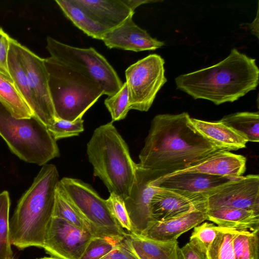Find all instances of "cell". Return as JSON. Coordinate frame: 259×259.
<instances>
[{
	"instance_id": "obj_1",
	"label": "cell",
	"mask_w": 259,
	"mask_h": 259,
	"mask_svg": "<svg viewBox=\"0 0 259 259\" xmlns=\"http://www.w3.org/2000/svg\"><path fill=\"white\" fill-rule=\"evenodd\" d=\"M191 118L187 112L156 115L137 165L160 178L185 170L219 150L196 130Z\"/></svg>"
},
{
	"instance_id": "obj_2",
	"label": "cell",
	"mask_w": 259,
	"mask_h": 259,
	"mask_svg": "<svg viewBox=\"0 0 259 259\" xmlns=\"http://www.w3.org/2000/svg\"><path fill=\"white\" fill-rule=\"evenodd\" d=\"M259 70L255 59L236 49L219 63L175 79L177 89L194 99L209 100L219 105L233 102L256 89Z\"/></svg>"
},
{
	"instance_id": "obj_3",
	"label": "cell",
	"mask_w": 259,
	"mask_h": 259,
	"mask_svg": "<svg viewBox=\"0 0 259 259\" xmlns=\"http://www.w3.org/2000/svg\"><path fill=\"white\" fill-rule=\"evenodd\" d=\"M60 181L56 166L42 167L29 187L19 200L10 221L11 245L22 249L42 247L54 217L56 192Z\"/></svg>"
},
{
	"instance_id": "obj_4",
	"label": "cell",
	"mask_w": 259,
	"mask_h": 259,
	"mask_svg": "<svg viewBox=\"0 0 259 259\" xmlns=\"http://www.w3.org/2000/svg\"><path fill=\"white\" fill-rule=\"evenodd\" d=\"M87 147L94 175L102 181L110 193L116 194L124 200L133 185L137 164L113 122L95 129Z\"/></svg>"
},
{
	"instance_id": "obj_5",
	"label": "cell",
	"mask_w": 259,
	"mask_h": 259,
	"mask_svg": "<svg viewBox=\"0 0 259 259\" xmlns=\"http://www.w3.org/2000/svg\"><path fill=\"white\" fill-rule=\"evenodd\" d=\"M44 61L56 118L73 121L82 117L104 95L90 78L50 57Z\"/></svg>"
},
{
	"instance_id": "obj_6",
	"label": "cell",
	"mask_w": 259,
	"mask_h": 259,
	"mask_svg": "<svg viewBox=\"0 0 259 259\" xmlns=\"http://www.w3.org/2000/svg\"><path fill=\"white\" fill-rule=\"evenodd\" d=\"M0 136L21 159L44 165L59 156L56 141L47 126L34 116L16 118L0 102Z\"/></svg>"
},
{
	"instance_id": "obj_7",
	"label": "cell",
	"mask_w": 259,
	"mask_h": 259,
	"mask_svg": "<svg viewBox=\"0 0 259 259\" xmlns=\"http://www.w3.org/2000/svg\"><path fill=\"white\" fill-rule=\"evenodd\" d=\"M46 49L50 57L95 82L104 95L112 96L123 82L106 59L94 48H80L47 36Z\"/></svg>"
},
{
	"instance_id": "obj_8",
	"label": "cell",
	"mask_w": 259,
	"mask_h": 259,
	"mask_svg": "<svg viewBox=\"0 0 259 259\" xmlns=\"http://www.w3.org/2000/svg\"><path fill=\"white\" fill-rule=\"evenodd\" d=\"M58 186L95 236H125L126 233L112 214L106 200L90 185L65 177L60 180Z\"/></svg>"
},
{
	"instance_id": "obj_9",
	"label": "cell",
	"mask_w": 259,
	"mask_h": 259,
	"mask_svg": "<svg viewBox=\"0 0 259 259\" xmlns=\"http://www.w3.org/2000/svg\"><path fill=\"white\" fill-rule=\"evenodd\" d=\"M164 63L160 55L152 54L126 69L130 110L147 111L150 108L157 94L167 81Z\"/></svg>"
},
{
	"instance_id": "obj_10",
	"label": "cell",
	"mask_w": 259,
	"mask_h": 259,
	"mask_svg": "<svg viewBox=\"0 0 259 259\" xmlns=\"http://www.w3.org/2000/svg\"><path fill=\"white\" fill-rule=\"evenodd\" d=\"M159 178L152 171L143 169L137 164L136 176L128 197L124 200L132 226V232L145 236L156 222L151 210V200L158 187L154 181Z\"/></svg>"
},
{
	"instance_id": "obj_11",
	"label": "cell",
	"mask_w": 259,
	"mask_h": 259,
	"mask_svg": "<svg viewBox=\"0 0 259 259\" xmlns=\"http://www.w3.org/2000/svg\"><path fill=\"white\" fill-rule=\"evenodd\" d=\"M21 62L25 70L29 88L34 97L37 117L47 127L56 119L49 86V74L44 59L28 48L17 42Z\"/></svg>"
},
{
	"instance_id": "obj_12",
	"label": "cell",
	"mask_w": 259,
	"mask_h": 259,
	"mask_svg": "<svg viewBox=\"0 0 259 259\" xmlns=\"http://www.w3.org/2000/svg\"><path fill=\"white\" fill-rule=\"evenodd\" d=\"M94 237L90 232L63 219L53 217L42 248L57 259H80Z\"/></svg>"
},
{
	"instance_id": "obj_13",
	"label": "cell",
	"mask_w": 259,
	"mask_h": 259,
	"mask_svg": "<svg viewBox=\"0 0 259 259\" xmlns=\"http://www.w3.org/2000/svg\"><path fill=\"white\" fill-rule=\"evenodd\" d=\"M207 210L231 207L259 213V176L249 175L228 182L210 193Z\"/></svg>"
},
{
	"instance_id": "obj_14",
	"label": "cell",
	"mask_w": 259,
	"mask_h": 259,
	"mask_svg": "<svg viewBox=\"0 0 259 259\" xmlns=\"http://www.w3.org/2000/svg\"><path fill=\"white\" fill-rule=\"evenodd\" d=\"M239 178L221 177L195 171L182 170L157 178L154 180V184L158 188L181 194L203 196L206 198L213 190Z\"/></svg>"
},
{
	"instance_id": "obj_15",
	"label": "cell",
	"mask_w": 259,
	"mask_h": 259,
	"mask_svg": "<svg viewBox=\"0 0 259 259\" xmlns=\"http://www.w3.org/2000/svg\"><path fill=\"white\" fill-rule=\"evenodd\" d=\"M101 40L109 49H117L134 52L155 50L164 42L151 36L129 17L119 26L107 31Z\"/></svg>"
},
{
	"instance_id": "obj_16",
	"label": "cell",
	"mask_w": 259,
	"mask_h": 259,
	"mask_svg": "<svg viewBox=\"0 0 259 259\" xmlns=\"http://www.w3.org/2000/svg\"><path fill=\"white\" fill-rule=\"evenodd\" d=\"M155 222L163 221L194 210H207L206 197L188 196L159 188L151 200Z\"/></svg>"
},
{
	"instance_id": "obj_17",
	"label": "cell",
	"mask_w": 259,
	"mask_h": 259,
	"mask_svg": "<svg viewBox=\"0 0 259 259\" xmlns=\"http://www.w3.org/2000/svg\"><path fill=\"white\" fill-rule=\"evenodd\" d=\"M107 31L133 16L126 0H74Z\"/></svg>"
},
{
	"instance_id": "obj_18",
	"label": "cell",
	"mask_w": 259,
	"mask_h": 259,
	"mask_svg": "<svg viewBox=\"0 0 259 259\" xmlns=\"http://www.w3.org/2000/svg\"><path fill=\"white\" fill-rule=\"evenodd\" d=\"M246 163V158L243 155L219 150L183 170L195 171L217 176L239 178L245 171Z\"/></svg>"
},
{
	"instance_id": "obj_19",
	"label": "cell",
	"mask_w": 259,
	"mask_h": 259,
	"mask_svg": "<svg viewBox=\"0 0 259 259\" xmlns=\"http://www.w3.org/2000/svg\"><path fill=\"white\" fill-rule=\"evenodd\" d=\"M206 211L194 210L165 221L156 222L145 236L160 241L177 240L183 233L206 220Z\"/></svg>"
},
{
	"instance_id": "obj_20",
	"label": "cell",
	"mask_w": 259,
	"mask_h": 259,
	"mask_svg": "<svg viewBox=\"0 0 259 259\" xmlns=\"http://www.w3.org/2000/svg\"><path fill=\"white\" fill-rule=\"evenodd\" d=\"M196 130L219 150L236 151L244 148L248 142L242 135L220 122H210L191 118Z\"/></svg>"
},
{
	"instance_id": "obj_21",
	"label": "cell",
	"mask_w": 259,
	"mask_h": 259,
	"mask_svg": "<svg viewBox=\"0 0 259 259\" xmlns=\"http://www.w3.org/2000/svg\"><path fill=\"white\" fill-rule=\"evenodd\" d=\"M125 239L139 259H179L177 240L160 241L133 233H126Z\"/></svg>"
},
{
	"instance_id": "obj_22",
	"label": "cell",
	"mask_w": 259,
	"mask_h": 259,
	"mask_svg": "<svg viewBox=\"0 0 259 259\" xmlns=\"http://www.w3.org/2000/svg\"><path fill=\"white\" fill-rule=\"evenodd\" d=\"M207 220L218 226L238 230H259V213L244 209L219 207L207 209Z\"/></svg>"
},
{
	"instance_id": "obj_23",
	"label": "cell",
	"mask_w": 259,
	"mask_h": 259,
	"mask_svg": "<svg viewBox=\"0 0 259 259\" xmlns=\"http://www.w3.org/2000/svg\"><path fill=\"white\" fill-rule=\"evenodd\" d=\"M65 16L89 36L101 40L107 31L74 0H56Z\"/></svg>"
},
{
	"instance_id": "obj_24",
	"label": "cell",
	"mask_w": 259,
	"mask_h": 259,
	"mask_svg": "<svg viewBox=\"0 0 259 259\" xmlns=\"http://www.w3.org/2000/svg\"><path fill=\"white\" fill-rule=\"evenodd\" d=\"M17 41L11 37L8 57L9 70L17 89L32 112L33 116H35L37 110L36 105L19 58L17 47Z\"/></svg>"
},
{
	"instance_id": "obj_25",
	"label": "cell",
	"mask_w": 259,
	"mask_h": 259,
	"mask_svg": "<svg viewBox=\"0 0 259 259\" xmlns=\"http://www.w3.org/2000/svg\"><path fill=\"white\" fill-rule=\"evenodd\" d=\"M0 102L16 118L33 115L13 81L0 74Z\"/></svg>"
},
{
	"instance_id": "obj_26",
	"label": "cell",
	"mask_w": 259,
	"mask_h": 259,
	"mask_svg": "<svg viewBox=\"0 0 259 259\" xmlns=\"http://www.w3.org/2000/svg\"><path fill=\"white\" fill-rule=\"evenodd\" d=\"M219 121L242 135L248 142H258V112H237L224 116Z\"/></svg>"
},
{
	"instance_id": "obj_27",
	"label": "cell",
	"mask_w": 259,
	"mask_h": 259,
	"mask_svg": "<svg viewBox=\"0 0 259 259\" xmlns=\"http://www.w3.org/2000/svg\"><path fill=\"white\" fill-rule=\"evenodd\" d=\"M233 246L235 259H259V230H238Z\"/></svg>"
},
{
	"instance_id": "obj_28",
	"label": "cell",
	"mask_w": 259,
	"mask_h": 259,
	"mask_svg": "<svg viewBox=\"0 0 259 259\" xmlns=\"http://www.w3.org/2000/svg\"><path fill=\"white\" fill-rule=\"evenodd\" d=\"M219 227L215 238L206 251V259H235L233 239L238 230Z\"/></svg>"
},
{
	"instance_id": "obj_29",
	"label": "cell",
	"mask_w": 259,
	"mask_h": 259,
	"mask_svg": "<svg viewBox=\"0 0 259 259\" xmlns=\"http://www.w3.org/2000/svg\"><path fill=\"white\" fill-rule=\"evenodd\" d=\"M10 200L7 191L0 193V259L13 258L10 240L9 209Z\"/></svg>"
},
{
	"instance_id": "obj_30",
	"label": "cell",
	"mask_w": 259,
	"mask_h": 259,
	"mask_svg": "<svg viewBox=\"0 0 259 259\" xmlns=\"http://www.w3.org/2000/svg\"><path fill=\"white\" fill-rule=\"evenodd\" d=\"M53 217L63 219L81 229L90 232L95 236L92 229L78 214L58 186Z\"/></svg>"
},
{
	"instance_id": "obj_31",
	"label": "cell",
	"mask_w": 259,
	"mask_h": 259,
	"mask_svg": "<svg viewBox=\"0 0 259 259\" xmlns=\"http://www.w3.org/2000/svg\"><path fill=\"white\" fill-rule=\"evenodd\" d=\"M125 237H94L89 243L80 259H100L118 246Z\"/></svg>"
},
{
	"instance_id": "obj_32",
	"label": "cell",
	"mask_w": 259,
	"mask_h": 259,
	"mask_svg": "<svg viewBox=\"0 0 259 259\" xmlns=\"http://www.w3.org/2000/svg\"><path fill=\"white\" fill-rule=\"evenodd\" d=\"M104 104L110 113L112 122L125 118L130 110L128 92L125 82L117 93L108 96L104 101Z\"/></svg>"
},
{
	"instance_id": "obj_33",
	"label": "cell",
	"mask_w": 259,
	"mask_h": 259,
	"mask_svg": "<svg viewBox=\"0 0 259 259\" xmlns=\"http://www.w3.org/2000/svg\"><path fill=\"white\" fill-rule=\"evenodd\" d=\"M47 128L56 141L77 136L84 131L83 120L82 117L73 121L56 118L54 122Z\"/></svg>"
},
{
	"instance_id": "obj_34",
	"label": "cell",
	"mask_w": 259,
	"mask_h": 259,
	"mask_svg": "<svg viewBox=\"0 0 259 259\" xmlns=\"http://www.w3.org/2000/svg\"><path fill=\"white\" fill-rule=\"evenodd\" d=\"M219 230V226L214 224L203 223L194 228L190 240L195 241L206 252L215 238Z\"/></svg>"
},
{
	"instance_id": "obj_35",
	"label": "cell",
	"mask_w": 259,
	"mask_h": 259,
	"mask_svg": "<svg viewBox=\"0 0 259 259\" xmlns=\"http://www.w3.org/2000/svg\"><path fill=\"white\" fill-rule=\"evenodd\" d=\"M106 201L112 214L120 226L131 233V223L123 199L116 194L110 193Z\"/></svg>"
},
{
	"instance_id": "obj_36",
	"label": "cell",
	"mask_w": 259,
	"mask_h": 259,
	"mask_svg": "<svg viewBox=\"0 0 259 259\" xmlns=\"http://www.w3.org/2000/svg\"><path fill=\"white\" fill-rule=\"evenodd\" d=\"M10 38L9 35L4 30L0 32V74L13 81L9 72L8 64Z\"/></svg>"
},
{
	"instance_id": "obj_37",
	"label": "cell",
	"mask_w": 259,
	"mask_h": 259,
	"mask_svg": "<svg viewBox=\"0 0 259 259\" xmlns=\"http://www.w3.org/2000/svg\"><path fill=\"white\" fill-rule=\"evenodd\" d=\"M126 236V235H125ZM100 259H139L125 239L116 248Z\"/></svg>"
},
{
	"instance_id": "obj_38",
	"label": "cell",
	"mask_w": 259,
	"mask_h": 259,
	"mask_svg": "<svg viewBox=\"0 0 259 259\" xmlns=\"http://www.w3.org/2000/svg\"><path fill=\"white\" fill-rule=\"evenodd\" d=\"M179 255V259H206L205 252L193 240L180 248Z\"/></svg>"
},
{
	"instance_id": "obj_39",
	"label": "cell",
	"mask_w": 259,
	"mask_h": 259,
	"mask_svg": "<svg viewBox=\"0 0 259 259\" xmlns=\"http://www.w3.org/2000/svg\"><path fill=\"white\" fill-rule=\"evenodd\" d=\"M248 25L251 33L258 38V9H257L255 19L251 23L248 24Z\"/></svg>"
},
{
	"instance_id": "obj_40",
	"label": "cell",
	"mask_w": 259,
	"mask_h": 259,
	"mask_svg": "<svg viewBox=\"0 0 259 259\" xmlns=\"http://www.w3.org/2000/svg\"><path fill=\"white\" fill-rule=\"evenodd\" d=\"M37 259H57V258H56L53 257H42V258H37Z\"/></svg>"
},
{
	"instance_id": "obj_41",
	"label": "cell",
	"mask_w": 259,
	"mask_h": 259,
	"mask_svg": "<svg viewBox=\"0 0 259 259\" xmlns=\"http://www.w3.org/2000/svg\"><path fill=\"white\" fill-rule=\"evenodd\" d=\"M3 30H4L1 27H0V32L2 31Z\"/></svg>"
},
{
	"instance_id": "obj_42",
	"label": "cell",
	"mask_w": 259,
	"mask_h": 259,
	"mask_svg": "<svg viewBox=\"0 0 259 259\" xmlns=\"http://www.w3.org/2000/svg\"><path fill=\"white\" fill-rule=\"evenodd\" d=\"M11 259H14V258H13H13H11Z\"/></svg>"
}]
</instances>
